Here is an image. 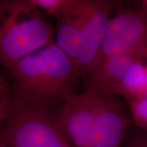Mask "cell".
<instances>
[{
  "label": "cell",
  "mask_w": 147,
  "mask_h": 147,
  "mask_svg": "<svg viewBox=\"0 0 147 147\" xmlns=\"http://www.w3.org/2000/svg\"><path fill=\"white\" fill-rule=\"evenodd\" d=\"M9 70L15 97L46 107L75 94L79 78L72 61L56 44L21 59Z\"/></svg>",
  "instance_id": "1"
},
{
  "label": "cell",
  "mask_w": 147,
  "mask_h": 147,
  "mask_svg": "<svg viewBox=\"0 0 147 147\" xmlns=\"http://www.w3.org/2000/svg\"><path fill=\"white\" fill-rule=\"evenodd\" d=\"M1 147H71L49 107L15 97L1 130Z\"/></svg>",
  "instance_id": "2"
},
{
  "label": "cell",
  "mask_w": 147,
  "mask_h": 147,
  "mask_svg": "<svg viewBox=\"0 0 147 147\" xmlns=\"http://www.w3.org/2000/svg\"><path fill=\"white\" fill-rule=\"evenodd\" d=\"M1 3V10L9 12L0 34V58L4 66L11 68L27 56L55 44L54 30L38 11L19 20L17 1Z\"/></svg>",
  "instance_id": "3"
},
{
  "label": "cell",
  "mask_w": 147,
  "mask_h": 147,
  "mask_svg": "<svg viewBox=\"0 0 147 147\" xmlns=\"http://www.w3.org/2000/svg\"><path fill=\"white\" fill-rule=\"evenodd\" d=\"M128 53H139L147 58V11L145 9L123 11L110 20L97 65Z\"/></svg>",
  "instance_id": "4"
},
{
  "label": "cell",
  "mask_w": 147,
  "mask_h": 147,
  "mask_svg": "<svg viewBox=\"0 0 147 147\" xmlns=\"http://www.w3.org/2000/svg\"><path fill=\"white\" fill-rule=\"evenodd\" d=\"M98 93L85 89L64 102L57 116L61 129L71 147H95Z\"/></svg>",
  "instance_id": "5"
},
{
  "label": "cell",
  "mask_w": 147,
  "mask_h": 147,
  "mask_svg": "<svg viewBox=\"0 0 147 147\" xmlns=\"http://www.w3.org/2000/svg\"><path fill=\"white\" fill-rule=\"evenodd\" d=\"M112 4L107 1H91L89 11L79 40L74 67L79 78L85 77L97 65L102 43L109 26Z\"/></svg>",
  "instance_id": "6"
},
{
  "label": "cell",
  "mask_w": 147,
  "mask_h": 147,
  "mask_svg": "<svg viewBox=\"0 0 147 147\" xmlns=\"http://www.w3.org/2000/svg\"><path fill=\"white\" fill-rule=\"evenodd\" d=\"M129 119L115 96L98 94L95 124V147H122L127 139Z\"/></svg>",
  "instance_id": "7"
},
{
  "label": "cell",
  "mask_w": 147,
  "mask_h": 147,
  "mask_svg": "<svg viewBox=\"0 0 147 147\" xmlns=\"http://www.w3.org/2000/svg\"><path fill=\"white\" fill-rule=\"evenodd\" d=\"M144 57L136 53L120 54L97 65L85 77L86 88L106 96H118L119 88L132 65Z\"/></svg>",
  "instance_id": "8"
},
{
  "label": "cell",
  "mask_w": 147,
  "mask_h": 147,
  "mask_svg": "<svg viewBox=\"0 0 147 147\" xmlns=\"http://www.w3.org/2000/svg\"><path fill=\"white\" fill-rule=\"evenodd\" d=\"M90 5V0H83L81 5L75 11L57 17L55 44L66 54L74 65Z\"/></svg>",
  "instance_id": "9"
},
{
  "label": "cell",
  "mask_w": 147,
  "mask_h": 147,
  "mask_svg": "<svg viewBox=\"0 0 147 147\" xmlns=\"http://www.w3.org/2000/svg\"><path fill=\"white\" fill-rule=\"evenodd\" d=\"M144 59L141 58L132 65L119 86L118 95L128 101L147 92V63Z\"/></svg>",
  "instance_id": "10"
},
{
  "label": "cell",
  "mask_w": 147,
  "mask_h": 147,
  "mask_svg": "<svg viewBox=\"0 0 147 147\" xmlns=\"http://www.w3.org/2000/svg\"><path fill=\"white\" fill-rule=\"evenodd\" d=\"M83 0H31L35 7L41 8L56 17L72 12L79 7Z\"/></svg>",
  "instance_id": "11"
},
{
  "label": "cell",
  "mask_w": 147,
  "mask_h": 147,
  "mask_svg": "<svg viewBox=\"0 0 147 147\" xmlns=\"http://www.w3.org/2000/svg\"><path fill=\"white\" fill-rule=\"evenodd\" d=\"M0 119L1 123H4L13 104L15 95L13 88H11L7 81L3 77H1L0 82Z\"/></svg>",
  "instance_id": "12"
},
{
  "label": "cell",
  "mask_w": 147,
  "mask_h": 147,
  "mask_svg": "<svg viewBox=\"0 0 147 147\" xmlns=\"http://www.w3.org/2000/svg\"><path fill=\"white\" fill-rule=\"evenodd\" d=\"M122 147H147V130L140 129L127 137Z\"/></svg>",
  "instance_id": "13"
},
{
  "label": "cell",
  "mask_w": 147,
  "mask_h": 147,
  "mask_svg": "<svg viewBox=\"0 0 147 147\" xmlns=\"http://www.w3.org/2000/svg\"><path fill=\"white\" fill-rule=\"evenodd\" d=\"M144 5H145V10L147 11V1L144 2Z\"/></svg>",
  "instance_id": "14"
}]
</instances>
